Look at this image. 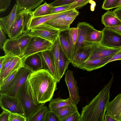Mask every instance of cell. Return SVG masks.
Here are the masks:
<instances>
[{
	"mask_svg": "<svg viewBox=\"0 0 121 121\" xmlns=\"http://www.w3.org/2000/svg\"><path fill=\"white\" fill-rule=\"evenodd\" d=\"M27 79L35 104H45L52 98L57 82L48 71L42 69L33 72Z\"/></svg>",
	"mask_w": 121,
	"mask_h": 121,
	"instance_id": "1",
	"label": "cell"
},
{
	"mask_svg": "<svg viewBox=\"0 0 121 121\" xmlns=\"http://www.w3.org/2000/svg\"><path fill=\"white\" fill-rule=\"evenodd\" d=\"M113 77L99 93L82 108L80 121H105L106 112L109 104L110 88Z\"/></svg>",
	"mask_w": 121,
	"mask_h": 121,
	"instance_id": "2",
	"label": "cell"
},
{
	"mask_svg": "<svg viewBox=\"0 0 121 121\" xmlns=\"http://www.w3.org/2000/svg\"><path fill=\"white\" fill-rule=\"evenodd\" d=\"M16 96L21 103L27 120L40 108L44 106L45 104H39L37 105L35 104L27 79L19 88Z\"/></svg>",
	"mask_w": 121,
	"mask_h": 121,
	"instance_id": "3",
	"label": "cell"
},
{
	"mask_svg": "<svg viewBox=\"0 0 121 121\" xmlns=\"http://www.w3.org/2000/svg\"><path fill=\"white\" fill-rule=\"evenodd\" d=\"M33 17V11L32 10L23 9L19 10L8 35L9 38H16L22 34L29 33Z\"/></svg>",
	"mask_w": 121,
	"mask_h": 121,
	"instance_id": "4",
	"label": "cell"
},
{
	"mask_svg": "<svg viewBox=\"0 0 121 121\" xmlns=\"http://www.w3.org/2000/svg\"><path fill=\"white\" fill-rule=\"evenodd\" d=\"M32 72L29 69L22 65L10 82L5 88L0 90V94L16 96L19 88L26 82L28 76Z\"/></svg>",
	"mask_w": 121,
	"mask_h": 121,
	"instance_id": "5",
	"label": "cell"
},
{
	"mask_svg": "<svg viewBox=\"0 0 121 121\" xmlns=\"http://www.w3.org/2000/svg\"><path fill=\"white\" fill-rule=\"evenodd\" d=\"M53 44L41 38L32 36L28 45L20 57L22 62L27 57L31 55L51 50Z\"/></svg>",
	"mask_w": 121,
	"mask_h": 121,
	"instance_id": "6",
	"label": "cell"
},
{
	"mask_svg": "<svg viewBox=\"0 0 121 121\" xmlns=\"http://www.w3.org/2000/svg\"><path fill=\"white\" fill-rule=\"evenodd\" d=\"M60 31L44 23L32 29L29 33L31 36L39 37L53 44L59 36Z\"/></svg>",
	"mask_w": 121,
	"mask_h": 121,
	"instance_id": "7",
	"label": "cell"
},
{
	"mask_svg": "<svg viewBox=\"0 0 121 121\" xmlns=\"http://www.w3.org/2000/svg\"><path fill=\"white\" fill-rule=\"evenodd\" d=\"M0 105L3 110L17 113L25 116L21 103L17 96L4 94H0Z\"/></svg>",
	"mask_w": 121,
	"mask_h": 121,
	"instance_id": "8",
	"label": "cell"
},
{
	"mask_svg": "<svg viewBox=\"0 0 121 121\" xmlns=\"http://www.w3.org/2000/svg\"><path fill=\"white\" fill-rule=\"evenodd\" d=\"M95 43L86 41L73 54L71 61L72 65L78 68L90 57Z\"/></svg>",
	"mask_w": 121,
	"mask_h": 121,
	"instance_id": "9",
	"label": "cell"
},
{
	"mask_svg": "<svg viewBox=\"0 0 121 121\" xmlns=\"http://www.w3.org/2000/svg\"><path fill=\"white\" fill-rule=\"evenodd\" d=\"M102 31V37L99 43L101 44L111 48H121V35L105 27Z\"/></svg>",
	"mask_w": 121,
	"mask_h": 121,
	"instance_id": "10",
	"label": "cell"
},
{
	"mask_svg": "<svg viewBox=\"0 0 121 121\" xmlns=\"http://www.w3.org/2000/svg\"><path fill=\"white\" fill-rule=\"evenodd\" d=\"M39 53L42 59L43 69L48 71L55 78L57 82H59L61 79L56 71L54 55L51 49Z\"/></svg>",
	"mask_w": 121,
	"mask_h": 121,
	"instance_id": "11",
	"label": "cell"
},
{
	"mask_svg": "<svg viewBox=\"0 0 121 121\" xmlns=\"http://www.w3.org/2000/svg\"><path fill=\"white\" fill-rule=\"evenodd\" d=\"M65 80L69 92V97L74 104L77 106L80 99L78 87L72 71L68 69L66 71L65 73Z\"/></svg>",
	"mask_w": 121,
	"mask_h": 121,
	"instance_id": "12",
	"label": "cell"
},
{
	"mask_svg": "<svg viewBox=\"0 0 121 121\" xmlns=\"http://www.w3.org/2000/svg\"><path fill=\"white\" fill-rule=\"evenodd\" d=\"M121 49V48H112L101 44L99 43H95L91 55L88 60L105 58L115 54Z\"/></svg>",
	"mask_w": 121,
	"mask_h": 121,
	"instance_id": "13",
	"label": "cell"
},
{
	"mask_svg": "<svg viewBox=\"0 0 121 121\" xmlns=\"http://www.w3.org/2000/svg\"><path fill=\"white\" fill-rule=\"evenodd\" d=\"M68 29L60 31L59 37L63 51L71 61L74 52L75 46L70 37Z\"/></svg>",
	"mask_w": 121,
	"mask_h": 121,
	"instance_id": "14",
	"label": "cell"
},
{
	"mask_svg": "<svg viewBox=\"0 0 121 121\" xmlns=\"http://www.w3.org/2000/svg\"><path fill=\"white\" fill-rule=\"evenodd\" d=\"M77 27L78 29L79 34L77 41L75 46L73 54L77 49L83 45L87 36L95 29L92 25L85 22L78 23Z\"/></svg>",
	"mask_w": 121,
	"mask_h": 121,
	"instance_id": "15",
	"label": "cell"
},
{
	"mask_svg": "<svg viewBox=\"0 0 121 121\" xmlns=\"http://www.w3.org/2000/svg\"><path fill=\"white\" fill-rule=\"evenodd\" d=\"M19 11L17 4H15L8 15L0 17V28L5 34L8 35L9 34Z\"/></svg>",
	"mask_w": 121,
	"mask_h": 121,
	"instance_id": "16",
	"label": "cell"
},
{
	"mask_svg": "<svg viewBox=\"0 0 121 121\" xmlns=\"http://www.w3.org/2000/svg\"><path fill=\"white\" fill-rule=\"evenodd\" d=\"M106 114L121 121V93L118 95L107 106Z\"/></svg>",
	"mask_w": 121,
	"mask_h": 121,
	"instance_id": "17",
	"label": "cell"
},
{
	"mask_svg": "<svg viewBox=\"0 0 121 121\" xmlns=\"http://www.w3.org/2000/svg\"><path fill=\"white\" fill-rule=\"evenodd\" d=\"M101 59L88 60L80 65L78 67L88 71L100 68L108 63L109 60L114 55Z\"/></svg>",
	"mask_w": 121,
	"mask_h": 121,
	"instance_id": "18",
	"label": "cell"
},
{
	"mask_svg": "<svg viewBox=\"0 0 121 121\" xmlns=\"http://www.w3.org/2000/svg\"><path fill=\"white\" fill-rule=\"evenodd\" d=\"M22 63L23 65L28 68L33 72L43 69L42 59L39 53L27 56Z\"/></svg>",
	"mask_w": 121,
	"mask_h": 121,
	"instance_id": "19",
	"label": "cell"
},
{
	"mask_svg": "<svg viewBox=\"0 0 121 121\" xmlns=\"http://www.w3.org/2000/svg\"><path fill=\"white\" fill-rule=\"evenodd\" d=\"M3 49L5 54H9L20 57L23 54L19 46L17 38L7 39L4 45Z\"/></svg>",
	"mask_w": 121,
	"mask_h": 121,
	"instance_id": "20",
	"label": "cell"
},
{
	"mask_svg": "<svg viewBox=\"0 0 121 121\" xmlns=\"http://www.w3.org/2000/svg\"><path fill=\"white\" fill-rule=\"evenodd\" d=\"M75 9L68 10L63 14L44 23L51 27L58 30L60 31L67 30L64 25L65 17Z\"/></svg>",
	"mask_w": 121,
	"mask_h": 121,
	"instance_id": "21",
	"label": "cell"
},
{
	"mask_svg": "<svg viewBox=\"0 0 121 121\" xmlns=\"http://www.w3.org/2000/svg\"><path fill=\"white\" fill-rule=\"evenodd\" d=\"M68 10L49 14L43 16L33 17L31 22L30 30L66 12Z\"/></svg>",
	"mask_w": 121,
	"mask_h": 121,
	"instance_id": "22",
	"label": "cell"
},
{
	"mask_svg": "<svg viewBox=\"0 0 121 121\" xmlns=\"http://www.w3.org/2000/svg\"><path fill=\"white\" fill-rule=\"evenodd\" d=\"M102 23L105 27H112L121 25V21L113 11L107 10L101 17Z\"/></svg>",
	"mask_w": 121,
	"mask_h": 121,
	"instance_id": "23",
	"label": "cell"
},
{
	"mask_svg": "<svg viewBox=\"0 0 121 121\" xmlns=\"http://www.w3.org/2000/svg\"><path fill=\"white\" fill-rule=\"evenodd\" d=\"M53 110L60 121H64L68 116L78 111L77 106L67 105L55 109Z\"/></svg>",
	"mask_w": 121,
	"mask_h": 121,
	"instance_id": "24",
	"label": "cell"
},
{
	"mask_svg": "<svg viewBox=\"0 0 121 121\" xmlns=\"http://www.w3.org/2000/svg\"><path fill=\"white\" fill-rule=\"evenodd\" d=\"M70 63V60L64 52L60 46L59 61V74L61 79L68 69L69 65Z\"/></svg>",
	"mask_w": 121,
	"mask_h": 121,
	"instance_id": "25",
	"label": "cell"
},
{
	"mask_svg": "<svg viewBox=\"0 0 121 121\" xmlns=\"http://www.w3.org/2000/svg\"><path fill=\"white\" fill-rule=\"evenodd\" d=\"M19 10H33L39 6L44 0H16Z\"/></svg>",
	"mask_w": 121,
	"mask_h": 121,
	"instance_id": "26",
	"label": "cell"
},
{
	"mask_svg": "<svg viewBox=\"0 0 121 121\" xmlns=\"http://www.w3.org/2000/svg\"><path fill=\"white\" fill-rule=\"evenodd\" d=\"M49 101L48 105L49 110H52L67 105H75L69 97L65 99L60 98H52Z\"/></svg>",
	"mask_w": 121,
	"mask_h": 121,
	"instance_id": "27",
	"label": "cell"
},
{
	"mask_svg": "<svg viewBox=\"0 0 121 121\" xmlns=\"http://www.w3.org/2000/svg\"><path fill=\"white\" fill-rule=\"evenodd\" d=\"M22 65L20 58L16 56L12 63L5 69L0 73V82L9 74L19 68Z\"/></svg>",
	"mask_w": 121,
	"mask_h": 121,
	"instance_id": "28",
	"label": "cell"
},
{
	"mask_svg": "<svg viewBox=\"0 0 121 121\" xmlns=\"http://www.w3.org/2000/svg\"><path fill=\"white\" fill-rule=\"evenodd\" d=\"M50 4L45 2L43 4L38 6L33 11V17L39 16L50 14L53 8Z\"/></svg>",
	"mask_w": 121,
	"mask_h": 121,
	"instance_id": "29",
	"label": "cell"
},
{
	"mask_svg": "<svg viewBox=\"0 0 121 121\" xmlns=\"http://www.w3.org/2000/svg\"><path fill=\"white\" fill-rule=\"evenodd\" d=\"M48 110L47 107L43 106L28 118L27 121H44L46 113Z\"/></svg>",
	"mask_w": 121,
	"mask_h": 121,
	"instance_id": "30",
	"label": "cell"
},
{
	"mask_svg": "<svg viewBox=\"0 0 121 121\" xmlns=\"http://www.w3.org/2000/svg\"><path fill=\"white\" fill-rule=\"evenodd\" d=\"M60 46L59 38L58 36L56 41L53 44L51 50L52 51L54 55L56 71L57 73L59 76V61Z\"/></svg>",
	"mask_w": 121,
	"mask_h": 121,
	"instance_id": "31",
	"label": "cell"
},
{
	"mask_svg": "<svg viewBox=\"0 0 121 121\" xmlns=\"http://www.w3.org/2000/svg\"><path fill=\"white\" fill-rule=\"evenodd\" d=\"M31 37L28 33L22 34L17 38L19 46L23 53Z\"/></svg>",
	"mask_w": 121,
	"mask_h": 121,
	"instance_id": "32",
	"label": "cell"
},
{
	"mask_svg": "<svg viewBox=\"0 0 121 121\" xmlns=\"http://www.w3.org/2000/svg\"><path fill=\"white\" fill-rule=\"evenodd\" d=\"M102 37V32L94 29L87 37L86 41L93 43H100Z\"/></svg>",
	"mask_w": 121,
	"mask_h": 121,
	"instance_id": "33",
	"label": "cell"
},
{
	"mask_svg": "<svg viewBox=\"0 0 121 121\" xmlns=\"http://www.w3.org/2000/svg\"><path fill=\"white\" fill-rule=\"evenodd\" d=\"M18 69H15L9 74L0 82V90L5 88L10 82L14 77Z\"/></svg>",
	"mask_w": 121,
	"mask_h": 121,
	"instance_id": "34",
	"label": "cell"
},
{
	"mask_svg": "<svg viewBox=\"0 0 121 121\" xmlns=\"http://www.w3.org/2000/svg\"><path fill=\"white\" fill-rule=\"evenodd\" d=\"M91 0H75L71 4L67 10L77 9L82 8L89 3Z\"/></svg>",
	"mask_w": 121,
	"mask_h": 121,
	"instance_id": "35",
	"label": "cell"
},
{
	"mask_svg": "<svg viewBox=\"0 0 121 121\" xmlns=\"http://www.w3.org/2000/svg\"><path fill=\"white\" fill-rule=\"evenodd\" d=\"M120 0H104L102 7L104 10H108L116 8Z\"/></svg>",
	"mask_w": 121,
	"mask_h": 121,
	"instance_id": "36",
	"label": "cell"
},
{
	"mask_svg": "<svg viewBox=\"0 0 121 121\" xmlns=\"http://www.w3.org/2000/svg\"><path fill=\"white\" fill-rule=\"evenodd\" d=\"M68 32L71 39L75 46L78 38L79 34L78 29L77 27L70 28L68 29Z\"/></svg>",
	"mask_w": 121,
	"mask_h": 121,
	"instance_id": "37",
	"label": "cell"
},
{
	"mask_svg": "<svg viewBox=\"0 0 121 121\" xmlns=\"http://www.w3.org/2000/svg\"><path fill=\"white\" fill-rule=\"evenodd\" d=\"M7 54V56L0 70V73L5 69L12 63L16 56L13 55Z\"/></svg>",
	"mask_w": 121,
	"mask_h": 121,
	"instance_id": "38",
	"label": "cell"
},
{
	"mask_svg": "<svg viewBox=\"0 0 121 121\" xmlns=\"http://www.w3.org/2000/svg\"><path fill=\"white\" fill-rule=\"evenodd\" d=\"M44 121H60L53 110H48L46 113Z\"/></svg>",
	"mask_w": 121,
	"mask_h": 121,
	"instance_id": "39",
	"label": "cell"
},
{
	"mask_svg": "<svg viewBox=\"0 0 121 121\" xmlns=\"http://www.w3.org/2000/svg\"><path fill=\"white\" fill-rule=\"evenodd\" d=\"M9 121H27L25 117L19 114L10 113L9 117Z\"/></svg>",
	"mask_w": 121,
	"mask_h": 121,
	"instance_id": "40",
	"label": "cell"
},
{
	"mask_svg": "<svg viewBox=\"0 0 121 121\" xmlns=\"http://www.w3.org/2000/svg\"><path fill=\"white\" fill-rule=\"evenodd\" d=\"M75 0H55L50 3L53 7H56L70 4Z\"/></svg>",
	"mask_w": 121,
	"mask_h": 121,
	"instance_id": "41",
	"label": "cell"
},
{
	"mask_svg": "<svg viewBox=\"0 0 121 121\" xmlns=\"http://www.w3.org/2000/svg\"><path fill=\"white\" fill-rule=\"evenodd\" d=\"M11 0H0V13L6 11L9 7Z\"/></svg>",
	"mask_w": 121,
	"mask_h": 121,
	"instance_id": "42",
	"label": "cell"
},
{
	"mask_svg": "<svg viewBox=\"0 0 121 121\" xmlns=\"http://www.w3.org/2000/svg\"><path fill=\"white\" fill-rule=\"evenodd\" d=\"M80 120L81 115L78 111L68 116L64 121H80Z\"/></svg>",
	"mask_w": 121,
	"mask_h": 121,
	"instance_id": "43",
	"label": "cell"
},
{
	"mask_svg": "<svg viewBox=\"0 0 121 121\" xmlns=\"http://www.w3.org/2000/svg\"><path fill=\"white\" fill-rule=\"evenodd\" d=\"M71 4L53 7L51 10L50 14L56 13L68 10V9L69 7Z\"/></svg>",
	"mask_w": 121,
	"mask_h": 121,
	"instance_id": "44",
	"label": "cell"
},
{
	"mask_svg": "<svg viewBox=\"0 0 121 121\" xmlns=\"http://www.w3.org/2000/svg\"><path fill=\"white\" fill-rule=\"evenodd\" d=\"M0 48L3 49L4 45L7 39L5 33L0 28Z\"/></svg>",
	"mask_w": 121,
	"mask_h": 121,
	"instance_id": "45",
	"label": "cell"
},
{
	"mask_svg": "<svg viewBox=\"0 0 121 121\" xmlns=\"http://www.w3.org/2000/svg\"><path fill=\"white\" fill-rule=\"evenodd\" d=\"M10 113L8 111L3 110L0 115V121H9V117Z\"/></svg>",
	"mask_w": 121,
	"mask_h": 121,
	"instance_id": "46",
	"label": "cell"
},
{
	"mask_svg": "<svg viewBox=\"0 0 121 121\" xmlns=\"http://www.w3.org/2000/svg\"><path fill=\"white\" fill-rule=\"evenodd\" d=\"M118 60H121V49L109 60L108 63Z\"/></svg>",
	"mask_w": 121,
	"mask_h": 121,
	"instance_id": "47",
	"label": "cell"
},
{
	"mask_svg": "<svg viewBox=\"0 0 121 121\" xmlns=\"http://www.w3.org/2000/svg\"><path fill=\"white\" fill-rule=\"evenodd\" d=\"M105 27L112 30L121 35V25L114 26Z\"/></svg>",
	"mask_w": 121,
	"mask_h": 121,
	"instance_id": "48",
	"label": "cell"
},
{
	"mask_svg": "<svg viewBox=\"0 0 121 121\" xmlns=\"http://www.w3.org/2000/svg\"><path fill=\"white\" fill-rule=\"evenodd\" d=\"M113 11L117 17L121 21V7L116 8Z\"/></svg>",
	"mask_w": 121,
	"mask_h": 121,
	"instance_id": "49",
	"label": "cell"
},
{
	"mask_svg": "<svg viewBox=\"0 0 121 121\" xmlns=\"http://www.w3.org/2000/svg\"><path fill=\"white\" fill-rule=\"evenodd\" d=\"M7 54L4 56H1L0 57V70L1 69L4 61L6 58Z\"/></svg>",
	"mask_w": 121,
	"mask_h": 121,
	"instance_id": "50",
	"label": "cell"
},
{
	"mask_svg": "<svg viewBox=\"0 0 121 121\" xmlns=\"http://www.w3.org/2000/svg\"><path fill=\"white\" fill-rule=\"evenodd\" d=\"M105 121H117L114 118L111 117L109 116L106 115L105 117Z\"/></svg>",
	"mask_w": 121,
	"mask_h": 121,
	"instance_id": "51",
	"label": "cell"
},
{
	"mask_svg": "<svg viewBox=\"0 0 121 121\" xmlns=\"http://www.w3.org/2000/svg\"><path fill=\"white\" fill-rule=\"evenodd\" d=\"M91 10L92 11H93L94 10L95 7L96 5V3L95 1H92L91 2Z\"/></svg>",
	"mask_w": 121,
	"mask_h": 121,
	"instance_id": "52",
	"label": "cell"
},
{
	"mask_svg": "<svg viewBox=\"0 0 121 121\" xmlns=\"http://www.w3.org/2000/svg\"><path fill=\"white\" fill-rule=\"evenodd\" d=\"M120 7H121V0H120L119 2L117 4L116 8Z\"/></svg>",
	"mask_w": 121,
	"mask_h": 121,
	"instance_id": "53",
	"label": "cell"
}]
</instances>
